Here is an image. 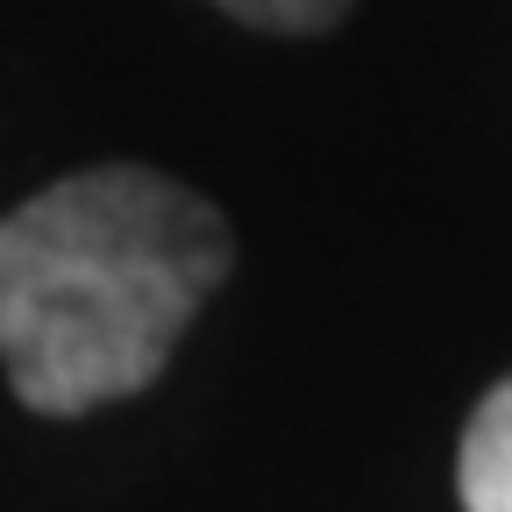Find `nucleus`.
Wrapping results in <instances>:
<instances>
[{
	"label": "nucleus",
	"mask_w": 512,
	"mask_h": 512,
	"mask_svg": "<svg viewBox=\"0 0 512 512\" xmlns=\"http://www.w3.org/2000/svg\"><path fill=\"white\" fill-rule=\"evenodd\" d=\"M228 221L164 171L100 164L0 221V363L29 413H93L171 363L228 278Z\"/></svg>",
	"instance_id": "f257e3e1"
},
{
	"label": "nucleus",
	"mask_w": 512,
	"mask_h": 512,
	"mask_svg": "<svg viewBox=\"0 0 512 512\" xmlns=\"http://www.w3.org/2000/svg\"><path fill=\"white\" fill-rule=\"evenodd\" d=\"M456 491L470 512H512V377L491 384L484 406L470 413L463 456H456Z\"/></svg>",
	"instance_id": "f03ea898"
},
{
	"label": "nucleus",
	"mask_w": 512,
	"mask_h": 512,
	"mask_svg": "<svg viewBox=\"0 0 512 512\" xmlns=\"http://www.w3.org/2000/svg\"><path fill=\"white\" fill-rule=\"evenodd\" d=\"M249 29H278V36H320L349 15V0H214Z\"/></svg>",
	"instance_id": "7ed1b4c3"
}]
</instances>
